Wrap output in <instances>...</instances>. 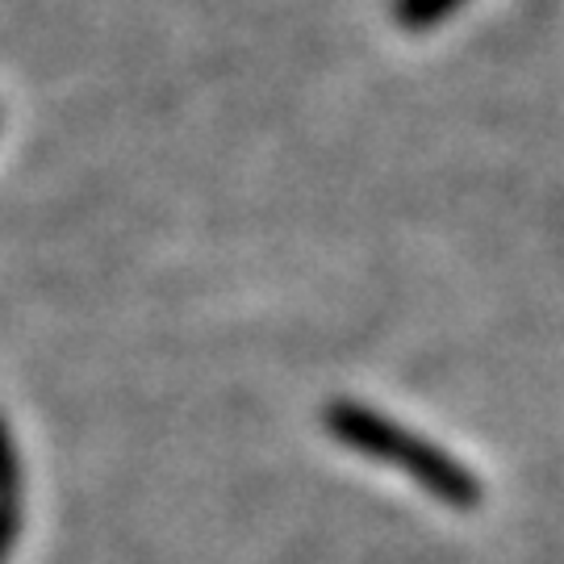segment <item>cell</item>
Listing matches in <instances>:
<instances>
[{"instance_id": "7a4b0ae2", "label": "cell", "mask_w": 564, "mask_h": 564, "mask_svg": "<svg viewBox=\"0 0 564 564\" xmlns=\"http://www.w3.org/2000/svg\"><path fill=\"white\" fill-rule=\"evenodd\" d=\"M21 535V460L9 423L0 419V564H9Z\"/></svg>"}, {"instance_id": "3957f363", "label": "cell", "mask_w": 564, "mask_h": 564, "mask_svg": "<svg viewBox=\"0 0 564 564\" xmlns=\"http://www.w3.org/2000/svg\"><path fill=\"white\" fill-rule=\"evenodd\" d=\"M460 4H468V0H393V21H398L402 30L423 34V30L444 25Z\"/></svg>"}, {"instance_id": "6da1fadb", "label": "cell", "mask_w": 564, "mask_h": 564, "mask_svg": "<svg viewBox=\"0 0 564 564\" xmlns=\"http://www.w3.org/2000/svg\"><path fill=\"white\" fill-rule=\"evenodd\" d=\"M323 419L335 440L372 456V460L402 468L405 477H414L431 498L456 506V510H473L481 502V481L460 460H452L440 444H426L423 435L389 423L377 410H368L360 402H330Z\"/></svg>"}]
</instances>
